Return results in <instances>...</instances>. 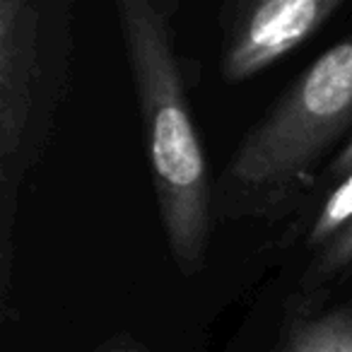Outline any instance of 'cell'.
Wrapping results in <instances>:
<instances>
[{
    "instance_id": "obj_1",
    "label": "cell",
    "mask_w": 352,
    "mask_h": 352,
    "mask_svg": "<svg viewBox=\"0 0 352 352\" xmlns=\"http://www.w3.org/2000/svg\"><path fill=\"white\" fill-rule=\"evenodd\" d=\"M116 10L138 89L166 244L179 268L193 275L206 263L215 198L169 20L152 0H121Z\"/></svg>"
},
{
    "instance_id": "obj_6",
    "label": "cell",
    "mask_w": 352,
    "mask_h": 352,
    "mask_svg": "<svg viewBox=\"0 0 352 352\" xmlns=\"http://www.w3.org/2000/svg\"><path fill=\"white\" fill-rule=\"evenodd\" d=\"M352 222V171L340 182V186L328 196L318 210L311 230H309V246H326Z\"/></svg>"
},
{
    "instance_id": "obj_2",
    "label": "cell",
    "mask_w": 352,
    "mask_h": 352,
    "mask_svg": "<svg viewBox=\"0 0 352 352\" xmlns=\"http://www.w3.org/2000/svg\"><path fill=\"white\" fill-rule=\"evenodd\" d=\"M350 126L352 32L323 51L241 140L217 186V212L254 215L287 201Z\"/></svg>"
},
{
    "instance_id": "obj_5",
    "label": "cell",
    "mask_w": 352,
    "mask_h": 352,
    "mask_svg": "<svg viewBox=\"0 0 352 352\" xmlns=\"http://www.w3.org/2000/svg\"><path fill=\"white\" fill-rule=\"evenodd\" d=\"M280 352H352V302L294 323Z\"/></svg>"
},
{
    "instance_id": "obj_3",
    "label": "cell",
    "mask_w": 352,
    "mask_h": 352,
    "mask_svg": "<svg viewBox=\"0 0 352 352\" xmlns=\"http://www.w3.org/2000/svg\"><path fill=\"white\" fill-rule=\"evenodd\" d=\"M44 6L0 3V184H3V302L12 270L17 191L54 118L65 54L46 56Z\"/></svg>"
},
{
    "instance_id": "obj_7",
    "label": "cell",
    "mask_w": 352,
    "mask_h": 352,
    "mask_svg": "<svg viewBox=\"0 0 352 352\" xmlns=\"http://www.w3.org/2000/svg\"><path fill=\"white\" fill-rule=\"evenodd\" d=\"M350 263H352V222L331 241V244L323 246L321 256H318V261H316V270L321 275H331Z\"/></svg>"
},
{
    "instance_id": "obj_4",
    "label": "cell",
    "mask_w": 352,
    "mask_h": 352,
    "mask_svg": "<svg viewBox=\"0 0 352 352\" xmlns=\"http://www.w3.org/2000/svg\"><path fill=\"white\" fill-rule=\"evenodd\" d=\"M342 0H265L249 6L225 44L222 78L244 82L316 34Z\"/></svg>"
},
{
    "instance_id": "obj_8",
    "label": "cell",
    "mask_w": 352,
    "mask_h": 352,
    "mask_svg": "<svg viewBox=\"0 0 352 352\" xmlns=\"http://www.w3.org/2000/svg\"><path fill=\"white\" fill-rule=\"evenodd\" d=\"M102 352H147L142 345H138V342H131V340H118L113 342V345L104 347Z\"/></svg>"
}]
</instances>
